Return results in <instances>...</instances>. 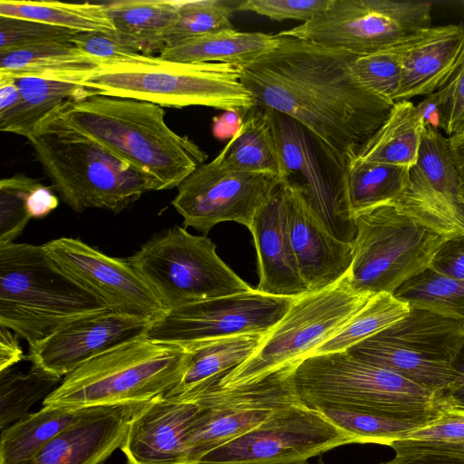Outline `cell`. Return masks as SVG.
<instances>
[{"label": "cell", "mask_w": 464, "mask_h": 464, "mask_svg": "<svg viewBox=\"0 0 464 464\" xmlns=\"http://www.w3.org/2000/svg\"><path fill=\"white\" fill-rule=\"evenodd\" d=\"M356 56L280 36L276 48L240 67V79L255 106L302 125L341 169L345 158L382 125L395 103L357 78L352 66Z\"/></svg>", "instance_id": "obj_1"}, {"label": "cell", "mask_w": 464, "mask_h": 464, "mask_svg": "<svg viewBox=\"0 0 464 464\" xmlns=\"http://www.w3.org/2000/svg\"><path fill=\"white\" fill-rule=\"evenodd\" d=\"M53 112L70 128L151 177L159 190L178 188L208 159L192 140L174 131L165 121L162 107L151 102L92 95L69 100Z\"/></svg>", "instance_id": "obj_2"}, {"label": "cell", "mask_w": 464, "mask_h": 464, "mask_svg": "<svg viewBox=\"0 0 464 464\" xmlns=\"http://www.w3.org/2000/svg\"><path fill=\"white\" fill-rule=\"evenodd\" d=\"M26 139L61 199L78 213L101 208L118 214L144 193L159 190L151 177L70 128L53 111Z\"/></svg>", "instance_id": "obj_3"}, {"label": "cell", "mask_w": 464, "mask_h": 464, "mask_svg": "<svg viewBox=\"0 0 464 464\" xmlns=\"http://www.w3.org/2000/svg\"><path fill=\"white\" fill-rule=\"evenodd\" d=\"M295 379L303 402L315 410L432 420L451 407L447 397L347 351L304 359Z\"/></svg>", "instance_id": "obj_4"}, {"label": "cell", "mask_w": 464, "mask_h": 464, "mask_svg": "<svg viewBox=\"0 0 464 464\" xmlns=\"http://www.w3.org/2000/svg\"><path fill=\"white\" fill-rule=\"evenodd\" d=\"M111 310L41 246L0 245V325L29 345L81 317Z\"/></svg>", "instance_id": "obj_5"}, {"label": "cell", "mask_w": 464, "mask_h": 464, "mask_svg": "<svg viewBox=\"0 0 464 464\" xmlns=\"http://www.w3.org/2000/svg\"><path fill=\"white\" fill-rule=\"evenodd\" d=\"M241 68L221 63H179L144 54L102 64L77 84L95 95L144 101L161 107L206 106L244 113L255 107L241 82Z\"/></svg>", "instance_id": "obj_6"}, {"label": "cell", "mask_w": 464, "mask_h": 464, "mask_svg": "<svg viewBox=\"0 0 464 464\" xmlns=\"http://www.w3.org/2000/svg\"><path fill=\"white\" fill-rule=\"evenodd\" d=\"M189 360L179 344L142 336L98 355L63 377L44 406L87 408L149 401L171 392Z\"/></svg>", "instance_id": "obj_7"}, {"label": "cell", "mask_w": 464, "mask_h": 464, "mask_svg": "<svg viewBox=\"0 0 464 464\" xmlns=\"http://www.w3.org/2000/svg\"><path fill=\"white\" fill-rule=\"evenodd\" d=\"M353 260L344 276L361 294H395L427 270L445 239L386 203L354 216Z\"/></svg>", "instance_id": "obj_8"}, {"label": "cell", "mask_w": 464, "mask_h": 464, "mask_svg": "<svg viewBox=\"0 0 464 464\" xmlns=\"http://www.w3.org/2000/svg\"><path fill=\"white\" fill-rule=\"evenodd\" d=\"M127 259L168 310L253 290L218 256L209 237L179 226Z\"/></svg>", "instance_id": "obj_9"}, {"label": "cell", "mask_w": 464, "mask_h": 464, "mask_svg": "<svg viewBox=\"0 0 464 464\" xmlns=\"http://www.w3.org/2000/svg\"><path fill=\"white\" fill-rule=\"evenodd\" d=\"M463 345L461 324L411 307L405 318L346 351L446 397L458 379L453 363Z\"/></svg>", "instance_id": "obj_10"}, {"label": "cell", "mask_w": 464, "mask_h": 464, "mask_svg": "<svg viewBox=\"0 0 464 464\" xmlns=\"http://www.w3.org/2000/svg\"><path fill=\"white\" fill-rule=\"evenodd\" d=\"M372 295L353 291L343 277L327 289L294 298L256 352L225 373L218 384L224 388L245 384L302 362L345 325Z\"/></svg>", "instance_id": "obj_11"}, {"label": "cell", "mask_w": 464, "mask_h": 464, "mask_svg": "<svg viewBox=\"0 0 464 464\" xmlns=\"http://www.w3.org/2000/svg\"><path fill=\"white\" fill-rule=\"evenodd\" d=\"M430 12L428 2L331 0L313 19L277 34L365 55L390 48L430 27Z\"/></svg>", "instance_id": "obj_12"}, {"label": "cell", "mask_w": 464, "mask_h": 464, "mask_svg": "<svg viewBox=\"0 0 464 464\" xmlns=\"http://www.w3.org/2000/svg\"><path fill=\"white\" fill-rule=\"evenodd\" d=\"M299 362L237 386L214 382L195 396L201 407L187 439L188 461L256 428L277 411L302 403L295 379Z\"/></svg>", "instance_id": "obj_13"}, {"label": "cell", "mask_w": 464, "mask_h": 464, "mask_svg": "<svg viewBox=\"0 0 464 464\" xmlns=\"http://www.w3.org/2000/svg\"><path fill=\"white\" fill-rule=\"evenodd\" d=\"M358 443L322 411L304 402L285 407L250 431L208 452L218 464H304L334 448Z\"/></svg>", "instance_id": "obj_14"}, {"label": "cell", "mask_w": 464, "mask_h": 464, "mask_svg": "<svg viewBox=\"0 0 464 464\" xmlns=\"http://www.w3.org/2000/svg\"><path fill=\"white\" fill-rule=\"evenodd\" d=\"M283 180L273 174L226 169L213 160L198 166L179 186L172 206L183 227L207 235L218 223L250 227Z\"/></svg>", "instance_id": "obj_15"}, {"label": "cell", "mask_w": 464, "mask_h": 464, "mask_svg": "<svg viewBox=\"0 0 464 464\" xmlns=\"http://www.w3.org/2000/svg\"><path fill=\"white\" fill-rule=\"evenodd\" d=\"M294 298L253 289L169 310L146 337L187 346L209 339L245 334H267L289 310Z\"/></svg>", "instance_id": "obj_16"}, {"label": "cell", "mask_w": 464, "mask_h": 464, "mask_svg": "<svg viewBox=\"0 0 464 464\" xmlns=\"http://www.w3.org/2000/svg\"><path fill=\"white\" fill-rule=\"evenodd\" d=\"M42 246L60 269L111 311L152 324L169 311L128 259L107 256L72 237L53 239Z\"/></svg>", "instance_id": "obj_17"}, {"label": "cell", "mask_w": 464, "mask_h": 464, "mask_svg": "<svg viewBox=\"0 0 464 464\" xmlns=\"http://www.w3.org/2000/svg\"><path fill=\"white\" fill-rule=\"evenodd\" d=\"M271 112L285 179L299 178L301 182L296 184L317 220L337 239L353 243L354 217L342 198L339 178L322 170L309 132L302 125L284 114Z\"/></svg>", "instance_id": "obj_18"}, {"label": "cell", "mask_w": 464, "mask_h": 464, "mask_svg": "<svg viewBox=\"0 0 464 464\" xmlns=\"http://www.w3.org/2000/svg\"><path fill=\"white\" fill-rule=\"evenodd\" d=\"M151 324L111 310L89 314L29 345L26 358L63 378L92 358L145 336Z\"/></svg>", "instance_id": "obj_19"}, {"label": "cell", "mask_w": 464, "mask_h": 464, "mask_svg": "<svg viewBox=\"0 0 464 464\" xmlns=\"http://www.w3.org/2000/svg\"><path fill=\"white\" fill-rule=\"evenodd\" d=\"M196 397L160 396L132 418L120 449L127 464H179L187 459V439L199 414Z\"/></svg>", "instance_id": "obj_20"}, {"label": "cell", "mask_w": 464, "mask_h": 464, "mask_svg": "<svg viewBox=\"0 0 464 464\" xmlns=\"http://www.w3.org/2000/svg\"><path fill=\"white\" fill-rule=\"evenodd\" d=\"M284 181L290 238L300 275L309 293L327 289L348 274L353 245L332 236L314 216L297 184Z\"/></svg>", "instance_id": "obj_21"}, {"label": "cell", "mask_w": 464, "mask_h": 464, "mask_svg": "<svg viewBox=\"0 0 464 464\" xmlns=\"http://www.w3.org/2000/svg\"><path fill=\"white\" fill-rule=\"evenodd\" d=\"M257 256L256 290L274 296L296 298L309 293L291 243L286 189L283 180L248 228Z\"/></svg>", "instance_id": "obj_22"}, {"label": "cell", "mask_w": 464, "mask_h": 464, "mask_svg": "<svg viewBox=\"0 0 464 464\" xmlns=\"http://www.w3.org/2000/svg\"><path fill=\"white\" fill-rule=\"evenodd\" d=\"M147 402L94 407L50 440L32 464H102L121 448L130 420Z\"/></svg>", "instance_id": "obj_23"}, {"label": "cell", "mask_w": 464, "mask_h": 464, "mask_svg": "<svg viewBox=\"0 0 464 464\" xmlns=\"http://www.w3.org/2000/svg\"><path fill=\"white\" fill-rule=\"evenodd\" d=\"M401 80L394 102L430 95L442 88L457 68L464 49V26L425 28L396 44Z\"/></svg>", "instance_id": "obj_24"}, {"label": "cell", "mask_w": 464, "mask_h": 464, "mask_svg": "<svg viewBox=\"0 0 464 464\" xmlns=\"http://www.w3.org/2000/svg\"><path fill=\"white\" fill-rule=\"evenodd\" d=\"M264 334H245L188 344L189 360L179 383L166 396L195 397L260 347Z\"/></svg>", "instance_id": "obj_25"}, {"label": "cell", "mask_w": 464, "mask_h": 464, "mask_svg": "<svg viewBox=\"0 0 464 464\" xmlns=\"http://www.w3.org/2000/svg\"><path fill=\"white\" fill-rule=\"evenodd\" d=\"M102 65L73 43H49L0 52V77H34L77 84Z\"/></svg>", "instance_id": "obj_26"}, {"label": "cell", "mask_w": 464, "mask_h": 464, "mask_svg": "<svg viewBox=\"0 0 464 464\" xmlns=\"http://www.w3.org/2000/svg\"><path fill=\"white\" fill-rule=\"evenodd\" d=\"M280 36L227 29L164 47L161 59L179 63H221L244 66L278 46Z\"/></svg>", "instance_id": "obj_27"}, {"label": "cell", "mask_w": 464, "mask_h": 464, "mask_svg": "<svg viewBox=\"0 0 464 464\" xmlns=\"http://www.w3.org/2000/svg\"><path fill=\"white\" fill-rule=\"evenodd\" d=\"M212 160L228 170L269 173L285 180L271 111L255 106L246 112L237 132Z\"/></svg>", "instance_id": "obj_28"}, {"label": "cell", "mask_w": 464, "mask_h": 464, "mask_svg": "<svg viewBox=\"0 0 464 464\" xmlns=\"http://www.w3.org/2000/svg\"><path fill=\"white\" fill-rule=\"evenodd\" d=\"M411 169L362 160L351 153L345 158L339 174L342 198L353 217L390 203L408 187Z\"/></svg>", "instance_id": "obj_29"}, {"label": "cell", "mask_w": 464, "mask_h": 464, "mask_svg": "<svg viewBox=\"0 0 464 464\" xmlns=\"http://www.w3.org/2000/svg\"><path fill=\"white\" fill-rule=\"evenodd\" d=\"M104 5L115 28L114 37L152 55L163 48V36L177 17L179 0H116Z\"/></svg>", "instance_id": "obj_30"}, {"label": "cell", "mask_w": 464, "mask_h": 464, "mask_svg": "<svg viewBox=\"0 0 464 464\" xmlns=\"http://www.w3.org/2000/svg\"><path fill=\"white\" fill-rule=\"evenodd\" d=\"M93 408L44 406L30 413L1 431L0 464H32L50 440Z\"/></svg>", "instance_id": "obj_31"}, {"label": "cell", "mask_w": 464, "mask_h": 464, "mask_svg": "<svg viewBox=\"0 0 464 464\" xmlns=\"http://www.w3.org/2000/svg\"><path fill=\"white\" fill-rule=\"evenodd\" d=\"M424 127L416 105L409 101L397 102L386 121L355 155L366 161L411 169L417 163Z\"/></svg>", "instance_id": "obj_32"}, {"label": "cell", "mask_w": 464, "mask_h": 464, "mask_svg": "<svg viewBox=\"0 0 464 464\" xmlns=\"http://www.w3.org/2000/svg\"><path fill=\"white\" fill-rule=\"evenodd\" d=\"M21 102L12 111L0 116V130L27 138L37 124L69 100L95 95L88 88L68 82L34 78H13Z\"/></svg>", "instance_id": "obj_33"}, {"label": "cell", "mask_w": 464, "mask_h": 464, "mask_svg": "<svg viewBox=\"0 0 464 464\" xmlns=\"http://www.w3.org/2000/svg\"><path fill=\"white\" fill-rule=\"evenodd\" d=\"M0 16L38 21L74 32L115 36V28L104 3L1 0Z\"/></svg>", "instance_id": "obj_34"}, {"label": "cell", "mask_w": 464, "mask_h": 464, "mask_svg": "<svg viewBox=\"0 0 464 464\" xmlns=\"http://www.w3.org/2000/svg\"><path fill=\"white\" fill-rule=\"evenodd\" d=\"M410 310V304L397 298L393 294L373 295L345 325L314 350L310 356L346 351L402 320L408 315Z\"/></svg>", "instance_id": "obj_35"}, {"label": "cell", "mask_w": 464, "mask_h": 464, "mask_svg": "<svg viewBox=\"0 0 464 464\" xmlns=\"http://www.w3.org/2000/svg\"><path fill=\"white\" fill-rule=\"evenodd\" d=\"M63 379L34 364L27 372L12 368L0 372L1 431L27 417L30 408L52 393Z\"/></svg>", "instance_id": "obj_36"}, {"label": "cell", "mask_w": 464, "mask_h": 464, "mask_svg": "<svg viewBox=\"0 0 464 464\" xmlns=\"http://www.w3.org/2000/svg\"><path fill=\"white\" fill-rule=\"evenodd\" d=\"M394 295L411 307L432 311L464 327V280L428 268L402 285Z\"/></svg>", "instance_id": "obj_37"}, {"label": "cell", "mask_w": 464, "mask_h": 464, "mask_svg": "<svg viewBox=\"0 0 464 464\" xmlns=\"http://www.w3.org/2000/svg\"><path fill=\"white\" fill-rule=\"evenodd\" d=\"M415 166L432 190L464 208L460 179L449 137L445 138L437 129L425 126Z\"/></svg>", "instance_id": "obj_38"}, {"label": "cell", "mask_w": 464, "mask_h": 464, "mask_svg": "<svg viewBox=\"0 0 464 464\" xmlns=\"http://www.w3.org/2000/svg\"><path fill=\"white\" fill-rule=\"evenodd\" d=\"M233 4L223 0H179L177 17L163 36V48L188 38L233 29L230 19L237 2Z\"/></svg>", "instance_id": "obj_39"}, {"label": "cell", "mask_w": 464, "mask_h": 464, "mask_svg": "<svg viewBox=\"0 0 464 464\" xmlns=\"http://www.w3.org/2000/svg\"><path fill=\"white\" fill-rule=\"evenodd\" d=\"M318 411L334 424L353 435L360 444L390 446L392 442L402 440L408 433L434 420L394 418L334 409Z\"/></svg>", "instance_id": "obj_40"}, {"label": "cell", "mask_w": 464, "mask_h": 464, "mask_svg": "<svg viewBox=\"0 0 464 464\" xmlns=\"http://www.w3.org/2000/svg\"><path fill=\"white\" fill-rule=\"evenodd\" d=\"M38 182L24 174L0 180V245L14 243L30 221L28 198Z\"/></svg>", "instance_id": "obj_41"}, {"label": "cell", "mask_w": 464, "mask_h": 464, "mask_svg": "<svg viewBox=\"0 0 464 464\" xmlns=\"http://www.w3.org/2000/svg\"><path fill=\"white\" fill-rule=\"evenodd\" d=\"M352 66L357 78L366 87L394 102L401 80V63L396 44L382 51L358 55Z\"/></svg>", "instance_id": "obj_42"}, {"label": "cell", "mask_w": 464, "mask_h": 464, "mask_svg": "<svg viewBox=\"0 0 464 464\" xmlns=\"http://www.w3.org/2000/svg\"><path fill=\"white\" fill-rule=\"evenodd\" d=\"M76 33L38 21L0 16V52L49 43H72Z\"/></svg>", "instance_id": "obj_43"}, {"label": "cell", "mask_w": 464, "mask_h": 464, "mask_svg": "<svg viewBox=\"0 0 464 464\" xmlns=\"http://www.w3.org/2000/svg\"><path fill=\"white\" fill-rule=\"evenodd\" d=\"M331 0H246L236 10L253 12L273 21L294 19L305 23L323 12Z\"/></svg>", "instance_id": "obj_44"}, {"label": "cell", "mask_w": 464, "mask_h": 464, "mask_svg": "<svg viewBox=\"0 0 464 464\" xmlns=\"http://www.w3.org/2000/svg\"><path fill=\"white\" fill-rule=\"evenodd\" d=\"M72 43L81 51L99 60L102 64L134 62L144 55L121 43L115 37L102 33L78 32Z\"/></svg>", "instance_id": "obj_45"}, {"label": "cell", "mask_w": 464, "mask_h": 464, "mask_svg": "<svg viewBox=\"0 0 464 464\" xmlns=\"http://www.w3.org/2000/svg\"><path fill=\"white\" fill-rule=\"evenodd\" d=\"M402 440L431 443H464V410L449 407L432 421L408 433Z\"/></svg>", "instance_id": "obj_46"}, {"label": "cell", "mask_w": 464, "mask_h": 464, "mask_svg": "<svg viewBox=\"0 0 464 464\" xmlns=\"http://www.w3.org/2000/svg\"><path fill=\"white\" fill-rule=\"evenodd\" d=\"M442 92L440 129L450 137L464 130V49L459 63Z\"/></svg>", "instance_id": "obj_47"}, {"label": "cell", "mask_w": 464, "mask_h": 464, "mask_svg": "<svg viewBox=\"0 0 464 464\" xmlns=\"http://www.w3.org/2000/svg\"><path fill=\"white\" fill-rule=\"evenodd\" d=\"M429 268L443 276L464 280V235L445 238Z\"/></svg>", "instance_id": "obj_48"}, {"label": "cell", "mask_w": 464, "mask_h": 464, "mask_svg": "<svg viewBox=\"0 0 464 464\" xmlns=\"http://www.w3.org/2000/svg\"><path fill=\"white\" fill-rule=\"evenodd\" d=\"M391 460L380 464H464V455L427 450H394Z\"/></svg>", "instance_id": "obj_49"}, {"label": "cell", "mask_w": 464, "mask_h": 464, "mask_svg": "<svg viewBox=\"0 0 464 464\" xmlns=\"http://www.w3.org/2000/svg\"><path fill=\"white\" fill-rule=\"evenodd\" d=\"M18 335L0 325V372L11 369L26 358L19 344Z\"/></svg>", "instance_id": "obj_50"}, {"label": "cell", "mask_w": 464, "mask_h": 464, "mask_svg": "<svg viewBox=\"0 0 464 464\" xmlns=\"http://www.w3.org/2000/svg\"><path fill=\"white\" fill-rule=\"evenodd\" d=\"M58 204V198L52 189L38 182L28 198L29 216L31 218H43L55 209Z\"/></svg>", "instance_id": "obj_51"}, {"label": "cell", "mask_w": 464, "mask_h": 464, "mask_svg": "<svg viewBox=\"0 0 464 464\" xmlns=\"http://www.w3.org/2000/svg\"><path fill=\"white\" fill-rule=\"evenodd\" d=\"M246 113L237 111H224L222 114L213 119V136L221 140L232 139L239 130Z\"/></svg>", "instance_id": "obj_52"}, {"label": "cell", "mask_w": 464, "mask_h": 464, "mask_svg": "<svg viewBox=\"0 0 464 464\" xmlns=\"http://www.w3.org/2000/svg\"><path fill=\"white\" fill-rule=\"evenodd\" d=\"M442 92L440 90L427 95V97L416 105L424 126L440 129L441 122Z\"/></svg>", "instance_id": "obj_53"}, {"label": "cell", "mask_w": 464, "mask_h": 464, "mask_svg": "<svg viewBox=\"0 0 464 464\" xmlns=\"http://www.w3.org/2000/svg\"><path fill=\"white\" fill-rule=\"evenodd\" d=\"M389 447H391L393 450L398 449L427 450L464 455V443H431L410 440H400L392 442Z\"/></svg>", "instance_id": "obj_54"}, {"label": "cell", "mask_w": 464, "mask_h": 464, "mask_svg": "<svg viewBox=\"0 0 464 464\" xmlns=\"http://www.w3.org/2000/svg\"><path fill=\"white\" fill-rule=\"evenodd\" d=\"M21 102V93L14 80L0 77V116H4Z\"/></svg>", "instance_id": "obj_55"}, {"label": "cell", "mask_w": 464, "mask_h": 464, "mask_svg": "<svg viewBox=\"0 0 464 464\" xmlns=\"http://www.w3.org/2000/svg\"><path fill=\"white\" fill-rule=\"evenodd\" d=\"M453 365L458 372V379L446 397L451 407L464 410V345L456 357Z\"/></svg>", "instance_id": "obj_56"}, {"label": "cell", "mask_w": 464, "mask_h": 464, "mask_svg": "<svg viewBox=\"0 0 464 464\" xmlns=\"http://www.w3.org/2000/svg\"><path fill=\"white\" fill-rule=\"evenodd\" d=\"M451 151L460 179L464 198V130L449 137Z\"/></svg>", "instance_id": "obj_57"}, {"label": "cell", "mask_w": 464, "mask_h": 464, "mask_svg": "<svg viewBox=\"0 0 464 464\" xmlns=\"http://www.w3.org/2000/svg\"><path fill=\"white\" fill-rule=\"evenodd\" d=\"M179 464H218V463H211V462H206V461H188V462H183V463H179ZM304 464H306V463H304Z\"/></svg>", "instance_id": "obj_58"}]
</instances>
